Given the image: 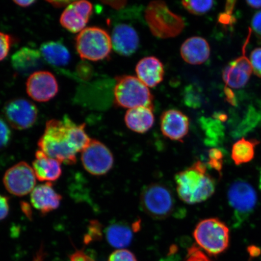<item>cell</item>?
Returning <instances> with one entry per match:
<instances>
[{
  "mask_svg": "<svg viewBox=\"0 0 261 261\" xmlns=\"http://www.w3.org/2000/svg\"><path fill=\"white\" fill-rule=\"evenodd\" d=\"M175 181L179 199L188 204L207 200L215 191L214 179L208 174L206 165L201 161L177 173Z\"/></svg>",
  "mask_w": 261,
  "mask_h": 261,
  "instance_id": "obj_1",
  "label": "cell"
},
{
  "mask_svg": "<svg viewBox=\"0 0 261 261\" xmlns=\"http://www.w3.org/2000/svg\"><path fill=\"white\" fill-rule=\"evenodd\" d=\"M71 120L68 116H64L62 120H48L38 143L40 151L49 158L67 165H74L77 160V153L70 143Z\"/></svg>",
  "mask_w": 261,
  "mask_h": 261,
  "instance_id": "obj_2",
  "label": "cell"
},
{
  "mask_svg": "<svg viewBox=\"0 0 261 261\" xmlns=\"http://www.w3.org/2000/svg\"><path fill=\"white\" fill-rule=\"evenodd\" d=\"M114 95V103L118 107L129 109L139 107L154 109L151 91L135 76L124 75L117 77Z\"/></svg>",
  "mask_w": 261,
  "mask_h": 261,
  "instance_id": "obj_3",
  "label": "cell"
},
{
  "mask_svg": "<svg viewBox=\"0 0 261 261\" xmlns=\"http://www.w3.org/2000/svg\"><path fill=\"white\" fill-rule=\"evenodd\" d=\"M193 234L198 246L211 255L224 252L229 244V229L218 218H207L199 222Z\"/></svg>",
  "mask_w": 261,
  "mask_h": 261,
  "instance_id": "obj_4",
  "label": "cell"
},
{
  "mask_svg": "<svg viewBox=\"0 0 261 261\" xmlns=\"http://www.w3.org/2000/svg\"><path fill=\"white\" fill-rule=\"evenodd\" d=\"M75 45L82 59L91 61L103 60L109 57L113 48L109 34L97 27L84 29L75 38Z\"/></svg>",
  "mask_w": 261,
  "mask_h": 261,
  "instance_id": "obj_5",
  "label": "cell"
},
{
  "mask_svg": "<svg viewBox=\"0 0 261 261\" xmlns=\"http://www.w3.org/2000/svg\"><path fill=\"white\" fill-rule=\"evenodd\" d=\"M140 205L149 217L155 220H164L174 213L175 200L170 189L156 182L143 189Z\"/></svg>",
  "mask_w": 261,
  "mask_h": 261,
  "instance_id": "obj_6",
  "label": "cell"
},
{
  "mask_svg": "<svg viewBox=\"0 0 261 261\" xmlns=\"http://www.w3.org/2000/svg\"><path fill=\"white\" fill-rule=\"evenodd\" d=\"M145 18L150 30L159 38L175 37L184 28V21L180 16L172 12L163 2L150 3L146 10Z\"/></svg>",
  "mask_w": 261,
  "mask_h": 261,
  "instance_id": "obj_7",
  "label": "cell"
},
{
  "mask_svg": "<svg viewBox=\"0 0 261 261\" xmlns=\"http://www.w3.org/2000/svg\"><path fill=\"white\" fill-rule=\"evenodd\" d=\"M81 161L89 174L95 176L106 175L112 169L114 156L103 143L91 139L89 145L82 152Z\"/></svg>",
  "mask_w": 261,
  "mask_h": 261,
  "instance_id": "obj_8",
  "label": "cell"
},
{
  "mask_svg": "<svg viewBox=\"0 0 261 261\" xmlns=\"http://www.w3.org/2000/svg\"><path fill=\"white\" fill-rule=\"evenodd\" d=\"M36 176L33 168L28 163H17L6 172L3 184L10 194L22 197L31 193L35 188Z\"/></svg>",
  "mask_w": 261,
  "mask_h": 261,
  "instance_id": "obj_9",
  "label": "cell"
},
{
  "mask_svg": "<svg viewBox=\"0 0 261 261\" xmlns=\"http://www.w3.org/2000/svg\"><path fill=\"white\" fill-rule=\"evenodd\" d=\"M4 114L12 128L23 130L34 125L37 119L38 110L31 101L15 99L6 104Z\"/></svg>",
  "mask_w": 261,
  "mask_h": 261,
  "instance_id": "obj_10",
  "label": "cell"
},
{
  "mask_svg": "<svg viewBox=\"0 0 261 261\" xmlns=\"http://www.w3.org/2000/svg\"><path fill=\"white\" fill-rule=\"evenodd\" d=\"M58 82L47 71H38L30 75L26 83L28 95L39 102L50 100L58 92Z\"/></svg>",
  "mask_w": 261,
  "mask_h": 261,
  "instance_id": "obj_11",
  "label": "cell"
},
{
  "mask_svg": "<svg viewBox=\"0 0 261 261\" xmlns=\"http://www.w3.org/2000/svg\"><path fill=\"white\" fill-rule=\"evenodd\" d=\"M93 5L89 2H73L62 14L60 23L67 31L76 34L86 29L92 15Z\"/></svg>",
  "mask_w": 261,
  "mask_h": 261,
  "instance_id": "obj_12",
  "label": "cell"
},
{
  "mask_svg": "<svg viewBox=\"0 0 261 261\" xmlns=\"http://www.w3.org/2000/svg\"><path fill=\"white\" fill-rule=\"evenodd\" d=\"M228 200L237 213L248 214L256 204L257 195L254 188L243 180L234 182L228 189Z\"/></svg>",
  "mask_w": 261,
  "mask_h": 261,
  "instance_id": "obj_13",
  "label": "cell"
},
{
  "mask_svg": "<svg viewBox=\"0 0 261 261\" xmlns=\"http://www.w3.org/2000/svg\"><path fill=\"white\" fill-rule=\"evenodd\" d=\"M250 34L251 30L243 47L242 56L231 62L223 71V77L225 83L233 89H240L246 86L253 71L250 60L245 56V47Z\"/></svg>",
  "mask_w": 261,
  "mask_h": 261,
  "instance_id": "obj_14",
  "label": "cell"
},
{
  "mask_svg": "<svg viewBox=\"0 0 261 261\" xmlns=\"http://www.w3.org/2000/svg\"><path fill=\"white\" fill-rule=\"evenodd\" d=\"M161 127L163 135L174 141H181L188 135L189 120L179 111L169 110L162 114Z\"/></svg>",
  "mask_w": 261,
  "mask_h": 261,
  "instance_id": "obj_15",
  "label": "cell"
},
{
  "mask_svg": "<svg viewBox=\"0 0 261 261\" xmlns=\"http://www.w3.org/2000/svg\"><path fill=\"white\" fill-rule=\"evenodd\" d=\"M61 200V195L55 190L51 182L38 185L31 192L33 206L43 215L57 210Z\"/></svg>",
  "mask_w": 261,
  "mask_h": 261,
  "instance_id": "obj_16",
  "label": "cell"
},
{
  "mask_svg": "<svg viewBox=\"0 0 261 261\" xmlns=\"http://www.w3.org/2000/svg\"><path fill=\"white\" fill-rule=\"evenodd\" d=\"M114 50L122 56L128 57L135 53L139 45L138 34L127 24H119L114 28L112 36Z\"/></svg>",
  "mask_w": 261,
  "mask_h": 261,
  "instance_id": "obj_17",
  "label": "cell"
},
{
  "mask_svg": "<svg viewBox=\"0 0 261 261\" xmlns=\"http://www.w3.org/2000/svg\"><path fill=\"white\" fill-rule=\"evenodd\" d=\"M11 63L16 72L24 76L37 72L43 66L40 51L27 47L16 51L12 57Z\"/></svg>",
  "mask_w": 261,
  "mask_h": 261,
  "instance_id": "obj_18",
  "label": "cell"
},
{
  "mask_svg": "<svg viewBox=\"0 0 261 261\" xmlns=\"http://www.w3.org/2000/svg\"><path fill=\"white\" fill-rule=\"evenodd\" d=\"M32 168L39 181L51 182L58 180L62 175L61 162L49 158L40 150L35 154Z\"/></svg>",
  "mask_w": 261,
  "mask_h": 261,
  "instance_id": "obj_19",
  "label": "cell"
},
{
  "mask_svg": "<svg viewBox=\"0 0 261 261\" xmlns=\"http://www.w3.org/2000/svg\"><path fill=\"white\" fill-rule=\"evenodd\" d=\"M139 80L148 87L153 88L161 83L164 77V67L162 62L154 57L143 58L136 67Z\"/></svg>",
  "mask_w": 261,
  "mask_h": 261,
  "instance_id": "obj_20",
  "label": "cell"
},
{
  "mask_svg": "<svg viewBox=\"0 0 261 261\" xmlns=\"http://www.w3.org/2000/svg\"><path fill=\"white\" fill-rule=\"evenodd\" d=\"M182 59L187 63L198 65L205 63L210 57V44L205 39L194 37L189 38L182 44L180 49Z\"/></svg>",
  "mask_w": 261,
  "mask_h": 261,
  "instance_id": "obj_21",
  "label": "cell"
},
{
  "mask_svg": "<svg viewBox=\"0 0 261 261\" xmlns=\"http://www.w3.org/2000/svg\"><path fill=\"white\" fill-rule=\"evenodd\" d=\"M128 128L138 133H145L154 125V116L152 110L144 107L129 109L125 117Z\"/></svg>",
  "mask_w": 261,
  "mask_h": 261,
  "instance_id": "obj_22",
  "label": "cell"
},
{
  "mask_svg": "<svg viewBox=\"0 0 261 261\" xmlns=\"http://www.w3.org/2000/svg\"><path fill=\"white\" fill-rule=\"evenodd\" d=\"M133 228L124 223L110 224L106 232L108 243L117 250L125 249L132 242Z\"/></svg>",
  "mask_w": 261,
  "mask_h": 261,
  "instance_id": "obj_23",
  "label": "cell"
},
{
  "mask_svg": "<svg viewBox=\"0 0 261 261\" xmlns=\"http://www.w3.org/2000/svg\"><path fill=\"white\" fill-rule=\"evenodd\" d=\"M40 51L42 58L55 66H65L70 60L69 51L64 44L59 42H45L41 45Z\"/></svg>",
  "mask_w": 261,
  "mask_h": 261,
  "instance_id": "obj_24",
  "label": "cell"
},
{
  "mask_svg": "<svg viewBox=\"0 0 261 261\" xmlns=\"http://www.w3.org/2000/svg\"><path fill=\"white\" fill-rule=\"evenodd\" d=\"M256 144L257 141L244 138L234 143L231 150V158L234 163L240 165L252 161L254 156V146Z\"/></svg>",
  "mask_w": 261,
  "mask_h": 261,
  "instance_id": "obj_25",
  "label": "cell"
},
{
  "mask_svg": "<svg viewBox=\"0 0 261 261\" xmlns=\"http://www.w3.org/2000/svg\"><path fill=\"white\" fill-rule=\"evenodd\" d=\"M182 5L191 14L201 15L205 14L213 7L212 1H184Z\"/></svg>",
  "mask_w": 261,
  "mask_h": 261,
  "instance_id": "obj_26",
  "label": "cell"
},
{
  "mask_svg": "<svg viewBox=\"0 0 261 261\" xmlns=\"http://www.w3.org/2000/svg\"><path fill=\"white\" fill-rule=\"evenodd\" d=\"M208 165L215 170L220 171L223 168V152L218 149H212L208 152Z\"/></svg>",
  "mask_w": 261,
  "mask_h": 261,
  "instance_id": "obj_27",
  "label": "cell"
},
{
  "mask_svg": "<svg viewBox=\"0 0 261 261\" xmlns=\"http://www.w3.org/2000/svg\"><path fill=\"white\" fill-rule=\"evenodd\" d=\"M11 36L0 32V61L7 57L12 44Z\"/></svg>",
  "mask_w": 261,
  "mask_h": 261,
  "instance_id": "obj_28",
  "label": "cell"
},
{
  "mask_svg": "<svg viewBox=\"0 0 261 261\" xmlns=\"http://www.w3.org/2000/svg\"><path fill=\"white\" fill-rule=\"evenodd\" d=\"M108 261H138L132 252L126 249H119L111 254Z\"/></svg>",
  "mask_w": 261,
  "mask_h": 261,
  "instance_id": "obj_29",
  "label": "cell"
},
{
  "mask_svg": "<svg viewBox=\"0 0 261 261\" xmlns=\"http://www.w3.org/2000/svg\"><path fill=\"white\" fill-rule=\"evenodd\" d=\"M11 130L4 120L0 118V149L9 145L11 139Z\"/></svg>",
  "mask_w": 261,
  "mask_h": 261,
  "instance_id": "obj_30",
  "label": "cell"
},
{
  "mask_svg": "<svg viewBox=\"0 0 261 261\" xmlns=\"http://www.w3.org/2000/svg\"><path fill=\"white\" fill-rule=\"evenodd\" d=\"M250 61L254 73L261 77V48H256L252 51Z\"/></svg>",
  "mask_w": 261,
  "mask_h": 261,
  "instance_id": "obj_31",
  "label": "cell"
},
{
  "mask_svg": "<svg viewBox=\"0 0 261 261\" xmlns=\"http://www.w3.org/2000/svg\"><path fill=\"white\" fill-rule=\"evenodd\" d=\"M186 261H211L200 249L196 246L189 248Z\"/></svg>",
  "mask_w": 261,
  "mask_h": 261,
  "instance_id": "obj_32",
  "label": "cell"
},
{
  "mask_svg": "<svg viewBox=\"0 0 261 261\" xmlns=\"http://www.w3.org/2000/svg\"><path fill=\"white\" fill-rule=\"evenodd\" d=\"M101 237V226L96 221L91 222L89 228V233L85 238V242L87 244L94 240H97Z\"/></svg>",
  "mask_w": 261,
  "mask_h": 261,
  "instance_id": "obj_33",
  "label": "cell"
},
{
  "mask_svg": "<svg viewBox=\"0 0 261 261\" xmlns=\"http://www.w3.org/2000/svg\"><path fill=\"white\" fill-rule=\"evenodd\" d=\"M9 199L6 196L0 195V221L5 219L9 213Z\"/></svg>",
  "mask_w": 261,
  "mask_h": 261,
  "instance_id": "obj_34",
  "label": "cell"
},
{
  "mask_svg": "<svg viewBox=\"0 0 261 261\" xmlns=\"http://www.w3.org/2000/svg\"><path fill=\"white\" fill-rule=\"evenodd\" d=\"M252 30L261 41V11L256 13L252 21Z\"/></svg>",
  "mask_w": 261,
  "mask_h": 261,
  "instance_id": "obj_35",
  "label": "cell"
},
{
  "mask_svg": "<svg viewBox=\"0 0 261 261\" xmlns=\"http://www.w3.org/2000/svg\"><path fill=\"white\" fill-rule=\"evenodd\" d=\"M71 261H95L92 257L87 255L83 250H77L70 256Z\"/></svg>",
  "mask_w": 261,
  "mask_h": 261,
  "instance_id": "obj_36",
  "label": "cell"
},
{
  "mask_svg": "<svg viewBox=\"0 0 261 261\" xmlns=\"http://www.w3.org/2000/svg\"><path fill=\"white\" fill-rule=\"evenodd\" d=\"M102 2L115 9H122L126 4V1H106Z\"/></svg>",
  "mask_w": 261,
  "mask_h": 261,
  "instance_id": "obj_37",
  "label": "cell"
},
{
  "mask_svg": "<svg viewBox=\"0 0 261 261\" xmlns=\"http://www.w3.org/2000/svg\"><path fill=\"white\" fill-rule=\"evenodd\" d=\"M49 3L57 8H61L70 5L73 2L70 1H48Z\"/></svg>",
  "mask_w": 261,
  "mask_h": 261,
  "instance_id": "obj_38",
  "label": "cell"
},
{
  "mask_svg": "<svg viewBox=\"0 0 261 261\" xmlns=\"http://www.w3.org/2000/svg\"><path fill=\"white\" fill-rule=\"evenodd\" d=\"M248 252L250 254L251 257H256L258 256L260 254V249L259 247L256 246H250L248 248Z\"/></svg>",
  "mask_w": 261,
  "mask_h": 261,
  "instance_id": "obj_39",
  "label": "cell"
},
{
  "mask_svg": "<svg viewBox=\"0 0 261 261\" xmlns=\"http://www.w3.org/2000/svg\"><path fill=\"white\" fill-rule=\"evenodd\" d=\"M225 93L226 94L228 102H230L232 105H234V104H236V100H234V96L232 93V91H231L229 88L227 87L225 89Z\"/></svg>",
  "mask_w": 261,
  "mask_h": 261,
  "instance_id": "obj_40",
  "label": "cell"
},
{
  "mask_svg": "<svg viewBox=\"0 0 261 261\" xmlns=\"http://www.w3.org/2000/svg\"><path fill=\"white\" fill-rule=\"evenodd\" d=\"M16 5L22 8H27L34 4L35 1H14Z\"/></svg>",
  "mask_w": 261,
  "mask_h": 261,
  "instance_id": "obj_41",
  "label": "cell"
},
{
  "mask_svg": "<svg viewBox=\"0 0 261 261\" xmlns=\"http://www.w3.org/2000/svg\"><path fill=\"white\" fill-rule=\"evenodd\" d=\"M247 5L251 7L258 9L261 8V0H257V1H247Z\"/></svg>",
  "mask_w": 261,
  "mask_h": 261,
  "instance_id": "obj_42",
  "label": "cell"
},
{
  "mask_svg": "<svg viewBox=\"0 0 261 261\" xmlns=\"http://www.w3.org/2000/svg\"><path fill=\"white\" fill-rule=\"evenodd\" d=\"M259 188L261 190V172H260V178H259Z\"/></svg>",
  "mask_w": 261,
  "mask_h": 261,
  "instance_id": "obj_43",
  "label": "cell"
}]
</instances>
